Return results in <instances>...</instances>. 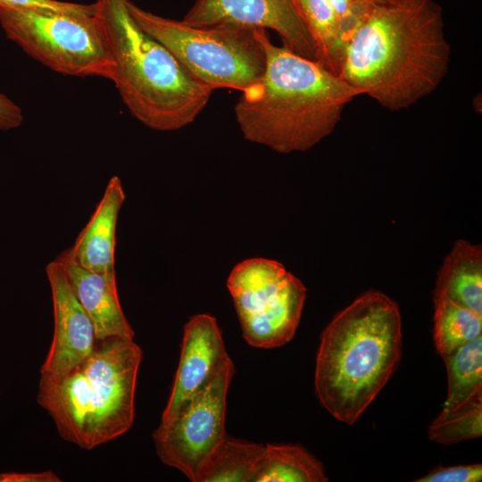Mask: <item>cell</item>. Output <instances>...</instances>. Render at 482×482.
I'll list each match as a JSON object with an SVG mask.
<instances>
[{
  "instance_id": "1",
  "label": "cell",
  "mask_w": 482,
  "mask_h": 482,
  "mask_svg": "<svg viewBox=\"0 0 482 482\" xmlns=\"http://www.w3.org/2000/svg\"><path fill=\"white\" fill-rule=\"evenodd\" d=\"M451 46L434 0H379L343 54L338 75L391 111L433 93L446 76Z\"/></svg>"
},
{
  "instance_id": "2",
  "label": "cell",
  "mask_w": 482,
  "mask_h": 482,
  "mask_svg": "<svg viewBox=\"0 0 482 482\" xmlns=\"http://www.w3.org/2000/svg\"><path fill=\"white\" fill-rule=\"evenodd\" d=\"M265 68L234 111L244 137L280 154L304 152L330 135L361 92L318 61L271 42L259 29Z\"/></svg>"
},
{
  "instance_id": "3",
  "label": "cell",
  "mask_w": 482,
  "mask_h": 482,
  "mask_svg": "<svg viewBox=\"0 0 482 482\" xmlns=\"http://www.w3.org/2000/svg\"><path fill=\"white\" fill-rule=\"evenodd\" d=\"M401 356L397 303L378 290L362 294L321 334L314 376L320 403L338 421L353 424L386 385Z\"/></svg>"
},
{
  "instance_id": "4",
  "label": "cell",
  "mask_w": 482,
  "mask_h": 482,
  "mask_svg": "<svg viewBox=\"0 0 482 482\" xmlns=\"http://www.w3.org/2000/svg\"><path fill=\"white\" fill-rule=\"evenodd\" d=\"M128 0H96V16L114 62L113 81L134 118L159 131L192 123L214 91L188 72L131 16Z\"/></svg>"
},
{
  "instance_id": "5",
  "label": "cell",
  "mask_w": 482,
  "mask_h": 482,
  "mask_svg": "<svg viewBox=\"0 0 482 482\" xmlns=\"http://www.w3.org/2000/svg\"><path fill=\"white\" fill-rule=\"evenodd\" d=\"M142 356L134 340H96L92 353L68 372L40 376L37 400L60 436L92 450L128 432Z\"/></svg>"
},
{
  "instance_id": "6",
  "label": "cell",
  "mask_w": 482,
  "mask_h": 482,
  "mask_svg": "<svg viewBox=\"0 0 482 482\" xmlns=\"http://www.w3.org/2000/svg\"><path fill=\"white\" fill-rule=\"evenodd\" d=\"M135 21L163 45L195 78L212 89L244 91L265 68L264 47L257 28L197 27L145 11L130 0Z\"/></svg>"
},
{
  "instance_id": "7",
  "label": "cell",
  "mask_w": 482,
  "mask_h": 482,
  "mask_svg": "<svg viewBox=\"0 0 482 482\" xmlns=\"http://www.w3.org/2000/svg\"><path fill=\"white\" fill-rule=\"evenodd\" d=\"M7 37L49 69L68 76L112 79L114 62L94 15L0 4Z\"/></svg>"
},
{
  "instance_id": "8",
  "label": "cell",
  "mask_w": 482,
  "mask_h": 482,
  "mask_svg": "<svg viewBox=\"0 0 482 482\" xmlns=\"http://www.w3.org/2000/svg\"><path fill=\"white\" fill-rule=\"evenodd\" d=\"M227 287L248 345L271 349L294 337L307 289L280 262L265 258L245 260L233 268Z\"/></svg>"
},
{
  "instance_id": "9",
  "label": "cell",
  "mask_w": 482,
  "mask_h": 482,
  "mask_svg": "<svg viewBox=\"0 0 482 482\" xmlns=\"http://www.w3.org/2000/svg\"><path fill=\"white\" fill-rule=\"evenodd\" d=\"M235 373L229 360L210 383L153 434L157 455L195 482L209 456L227 435L228 390Z\"/></svg>"
},
{
  "instance_id": "10",
  "label": "cell",
  "mask_w": 482,
  "mask_h": 482,
  "mask_svg": "<svg viewBox=\"0 0 482 482\" xmlns=\"http://www.w3.org/2000/svg\"><path fill=\"white\" fill-rule=\"evenodd\" d=\"M182 21L197 27L229 25L271 29L284 46L319 62L316 45L295 0H195Z\"/></svg>"
},
{
  "instance_id": "11",
  "label": "cell",
  "mask_w": 482,
  "mask_h": 482,
  "mask_svg": "<svg viewBox=\"0 0 482 482\" xmlns=\"http://www.w3.org/2000/svg\"><path fill=\"white\" fill-rule=\"evenodd\" d=\"M46 273L52 295L54 334L40 376L58 377L85 360L96 339L93 324L79 302L62 263L57 259L50 262Z\"/></svg>"
},
{
  "instance_id": "12",
  "label": "cell",
  "mask_w": 482,
  "mask_h": 482,
  "mask_svg": "<svg viewBox=\"0 0 482 482\" xmlns=\"http://www.w3.org/2000/svg\"><path fill=\"white\" fill-rule=\"evenodd\" d=\"M230 360L216 319L192 316L184 326L179 362L161 422L170 421Z\"/></svg>"
},
{
  "instance_id": "13",
  "label": "cell",
  "mask_w": 482,
  "mask_h": 482,
  "mask_svg": "<svg viewBox=\"0 0 482 482\" xmlns=\"http://www.w3.org/2000/svg\"><path fill=\"white\" fill-rule=\"evenodd\" d=\"M378 1L295 0L320 63L338 74L347 45Z\"/></svg>"
},
{
  "instance_id": "14",
  "label": "cell",
  "mask_w": 482,
  "mask_h": 482,
  "mask_svg": "<svg viewBox=\"0 0 482 482\" xmlns=\"http://www.w3.org/2000/svg\"><path fill=\"white\" fill-rule=\"evenodd\" d=\"M62 263L73 291L89 317L96 340H133L135 333L120 303L116 273H96L80 266L70 248L56 258Z\"/></svg>"
},
{
  "instance_id": "15",
  "label": "cell",
  "mask_w": 482,
  "mask_h": 482,
  "mask_svg": "<svg viewBox=\"0 0 482 482\" xmlns=\"http://www.w3.org/2000/svg\"><path fill=\"white\" fill-rule=\"evenodd\" d=\"M125 198L120 179L112 177L90 220L70 248L83 268L96 273L115 272L116 227Z\"/></svg>"
},
{
  "instance_id": "16",
  "label": "cell",
  "mask_w": 482,
  "mask_h": 482,
  "mask_svg": "<svg viewBox=\"0 0 482 482\" xmlns=\"http://www.w3.org/2000/svg\"><path fill=\"white\" fill-rule=\"evenodd\" d=\"M434 296H443L482 315V249L466 240L454 243L438 272Z\"/></svg>"
},
{
  "instance_id": "17",
  "label": "cell",
  "mask_w": 482,
  "mask_h": 482,
  "mask_svg": "<svg viewBox=\"0 0 482 482\" xmlns=\"http://www.w3.org/2000/svg\"><path fill=\"white\" fill-rule=\"evenodd\" d=\"M323 464L300 445H264L251 482H325Z\"/></svg>"
},
{
  "instance_id": "18",
  "label": "cell",
  "mask_w": 482,
  "mask_h": 482,
  "mask_svg": "<svg viewBox=\"0 0 482 482\" xmlns=\"http://www.w3.org/2000/svg\"><path fill=\"white\" fill-rule=\"evenodd\" d=\"M447 372V395L442 411H451L482 396V335L442 358Z\"/></svg>"
},
{
  "instance_id": "19",
  "label": "cell",
  "mask_w": 482,
  "mask_h": 482,
  "mask_svg": "<svg viewBox=\"0 0 482 482\" xmlns=\"http://www.w3.org/2000/svg\"><path fill=\"white\" fill-rule=\"evenodd\" d=\"M264 445L243 442L227 435L200 470L195 482H251Z\"/></svg>"
},
{
  "instance_id": "20",
  "label": "cell",
  "mask_w": 482,
  "mask_h": 482,
  "mask_svg": "<svg viewBox=\"0 0 482 482\" xmlns=\"http://www.w3.org/2000/svg\"><path fill=\"white\" fill-rule=\"evenodd\" d=\"M434 343L442 358L482 335V315L443 296H434Z\"/></svg>"
},
{
  "instance_id": "21",
  "label": "cell",
  "mask_w": 482,
  "mask_h": 482,
  "mask_svg": "<svg viewBox=\"0 0 482 482\" xmlns=\"http://www.w3.org/2000/svg\"><path fill=\"white\" fill-rule=\"evenodd\" d=\"M428 438L442 445H453L482 435V396L456 410L440 411L428 430Z\"/></svg>"
},
{
  "instance_id": "22",
  "label": "cell",
  "mask_w": 482,
  "mask_h": 482,
  "mask_svg": "<svg viewBox=\"0 0 482 482\" xmlns=\"http://www.w3.org/2000/svg\"><path fill=\"white\" fill-rule=\"evenodd\" d=\"M482 479L480 463L438 467L416 479V482H477Z\"/></svg>"
},
{
  "instance_id": "23",
  "label": "cell",
  "mask_w": 482,
  "mask_h": 482,
  "mask_svg": "<svg viewBox=\"0 0 482 482\" xmlns=\"http://www.w3.org/2000/svg\"><path fill=\"white\" fill-rule=\"evenodd\" d=\"M0 4L80 15H94L96 12L95 3L81 4L58 0H0Z\"/></svg>"
},
{
  "instance_id": "24",
  "label": "cell",
  "mask_w": 482,
  "mask_h": 482,
  "mask_svg": "<svg viewBox=\"0 0 482 482\" xmlns=\"http://www.w3.org/2000/svg\"><path fill=\"white\" fill-rule=\"evenodd\" d=\"M24 120L21 108L0 93V129L10 130L21 126Z\"/></svg>"
},
{
  "instance_id": "25",
  "label": "cell",
  "mask_w": 482,
  "mask_h": 482,
  "mask_svg": "<svg viewBox=\"0 0 482 482\" xmlns=\"http://www.w3.org/2000/svg\"><path fill=\"white\" fill-rule=\"evenodd\" d=\"M60 477L52 470L40 472L0 473V482H60Z\"/></svg>"
}]
</instances>
